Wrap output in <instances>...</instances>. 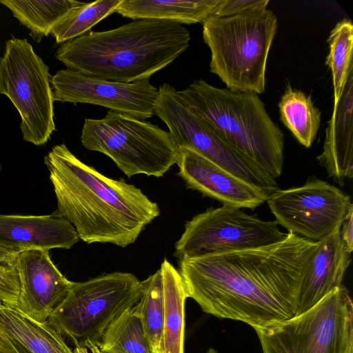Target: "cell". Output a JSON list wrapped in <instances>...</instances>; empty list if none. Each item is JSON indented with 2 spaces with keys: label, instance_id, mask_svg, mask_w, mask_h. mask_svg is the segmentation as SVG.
I'll list each match as a JSON object with an SVG mask.
<instances>
[{
  "label": "cell",
  "instance_id": "cell-5",
  "mask_svg": "<svg viewBox=\"0 0 353 353\" xmlns=\"http://www.w3.org/2000/svg\"><path fill=\"white\" fill-rule=\"evenodd\" d=\"M277 18L268 8L203 23V38L211 52L210 70L232 92L262 94Z\"/></svg>",
  "mask_w": 353,
  "mask_h": 353
},
{
  "label": "cell",
  "instance_id": "cell-26",
  "mask_svg": "<svg viewBox=\"0 0 353 353\" xmlns=\"http://www.w3.org/2000/svg\"><path fill=\"white\" fill-rule=\"evenodd\" d=\"M327 42L329 53L325 64L332 72L335 104L341 95L350 70L353 69V25L351 20L344 19L338 22L331 30Z\"/></svg>",
  "mask_w": 353,
  "mask_h": 353
},
{
  "label": "cell",
  "instance_id": "cell-16",
  "mask_svg": "<svg viewBox=\"0 0 353 353\" xmlns=\"http://www.w3.org/2000/svg\"><path fill=\"white\" fill-rule=\"evenodd\" d=\"M79 240L74 226L54 212L48 215L0 214V247L14 253L70 249Z\"/></svg>",
  "mask_w": 353,
  "mask_h": 353
},
{
  "label": "cell",
  "instance_id": "cell-14",
  "mask_svg": "<svg viewBox=\"0 0 353 353\" xmlns=\"http://www.w3.org/2000/svg\"><path fill=\"white\" fill-rule=\"evenodd\" d=\"M49 251L34 249L20 252L15 261L19 282L15 308L40 323L48 320L72 283L52 262Z\"/></svg>",
  "mask_w": 353,
  "mask_h": 353
},
{
  "label": "cell",
  "instance_id": "cell-31",
  "mask_svg": "<svg viewBox=\"0 0 353 353\" xmlns=\"http://www.w3.org/2000/svg\"><path fill=\"white\" fill-rule=\"evenodd\" d=\"M1 348L0 353H31L23 346L3 335L0 334Z\"/></svg>",
  "mask_w": 353,
  "mask_h": 353
},
{
  "label": "cell",
  "instance_id": "cell-29",
  "mask_svg": "<svg viewBox=\"0 0 353 353\" xmlns=\"http://www.w3.org/2000/svg\"><path fill=\"white\" fill-rule=\"evenodd\" d=\"M268 0H220L214 16L230 17L267 8Z\"/></svg>",
  "mask_w": 353,
  "mask_h": 353
},
{
  "label": "cell",
  "instance_id": "cell-18",
  "mask_svg": "<svg viewBox=\"0 0 353 353\" xmlns=\"http://www.w3.org/2000/svg\"><path fill=\"white\" fill-rule=\"evenodd\" d=\"M330 177L340 185L353 176V69L325 130L322 153L317 157Z\"/></svg>",
  "mask_w": 353,
  "mask_h": 353
},
{
  "label": "cell",
  "instance_id": "cell-1",
  "mask_svg": "<svg viewBox=\"0 0 353 353\" xmlns=\"http://www.w3.org/2000/svg\"><path fill=\"white\" fill-rule=\"evenodd\" d=\"M316 245L288 232L261 247L184 256L179 272L187 297L204 312L263 327L297 314L302 280Z\"/></svg>",
  "mask_w": 353,
  "mask_h": 353
},
{
  "label": "cell",
  "instance_id": "cell-12",
  "mask_svg": "<svg viewBox=\"0 0 353 353\" xmlns=\"http://www.w3.org/2000/svg\"><path fill=\"white\" fill-rule=\"evenodd\" d=\"M278 224L288 232L319 242L336 230L353 212L349 195L316 178L302 186L278 190L266 201Z\"/></svg>",
  "mask_w": 353,
  "mask_h": 353
},
{
  "label": "cell",
  "instance_id": "cell-11",
  "mask_svg": "<svg viewBox=\"0 0 353 353\" xmlns=\"http://www.w3.org/2000/svg\"><path fill=\"white\" fill-rule=\"evenodd\" d=\"M154 114L168 126L179 149L187 148L196 151L270 196L279 190L276 179L239 155L202 119L191 112L177 90L167 83L159 88Z\"/></svg>",
  "mask_w": 353,
  "mask_h": 353
},
{
  "label": "cell",
  "instance_id": "cell-20",
  "mask_svg": "<svg viewBox=\"0 0 353 353\" xmlns=\"http://www.w3.org/2000/svg\"><path fill=\"white\" fill-rule=\"evenodd\" d=\"M220 0H122L115 12L135 19H157L180 24L203 23L214 16Z\"/></svg>",
  "mask_w": 353,
  "mask_h": 353
},
{
  "label": "cell",
  "instance_id": "cell-15",
  "mask_svg": "<svg viewBox=\"0 0 353 353\" xmlns=\"http://www.w3.org/2000/svg\"><path fill=\"white\" fill-rule=\"evenodd\" d=\"M179 176L187 188L214 199L223 205L253 210L268 200L270 194L240 179L196 151L179 149Z\"/></svg>",
  "mask_w": 353,
  "mask_h": 353
},
{
  "label": "cell",
  "instance_id": "cell-7",
  "mask_svg": "<svg viewBox=\"0 0 353 353\" xmlns=\"http://www.w3.org/2000/svg\"><path fill=\"white\" fill-rule=\"evenodd\" d=\"M141 283L132 273L114 272L73 282L47 321L74 347L98 345L108 325L141 297Z\"/></svg>",
  "mask_w": 353,
  "mask_h": 353
},
{
  "label": "cell",
  "instance_id": "cell-25",
  "mask_svg": "<svg viewBox=\"0 0 353 353\" xmlns=\"http://www.w3.org/2000/svg\"><path fill=\"white\" fill-rule=\"evenodd\" d=\"M122 0H98L82 3L71 9L53 26L50 34L62 43L86 33L102 19L115 12Z\"/></svg>",
  "mask_w": 353,
  "mask_h": 353
},
{
  "label": "cell",
  "instance_id": "cell-21",
  "mask_svg": "<svg viewBox=\"0 0 353 353\" xmlns=\"http://www.w3.org/2000/svg\"><path fill=\"white\" fill-rule=\"evenodd\" d=\"M163 295V321L157 353H184L185 305L188 298L182 277L166 259L160 268Z\"/></svg>",
  "mask_w": 353,
  "mask_h": 353
},
{
  "label": "cell",
  "instance_id": "cell-30",
  "mask_svg": "<svg viewBox=\"0 0 353 353\" xmlns=\"http://www.w3.org/2000/svg\"><path fill=\"white\" fill-rule=\"evenodd\" d=\"M340 234L342 240L352 252L353 251V212L342 223Z\"/></svg>",
  "mask_w": 353,
  "mask_h": 353
},
{
  "label": "cell",
  "instance_id": "cell-4",
  "mask_svg": "<svg viewBox=\"0 0 353 353\" xmlns=\"http://www.w3.org/2000/svg\"><path fill=\"white\" fill-rule=\"evenodd\" d=\"M177 93L191 112L244 159L274 179L281 176L283 134L258 94L219 88L202 79Z\"/></svg>",
  "mask_w": 353,
  "mask_h": 353
},
{
  "label": "cell",
  "instance_id": "cell-10",
  "mask_svg": "<svg viewBox=\"0 0 353 353\" xmlns=\"http://www.w3.org/2000/svg\"><path fill=\"white\" fill-rule=\"evenodd\" d=\"M286 236L276 221H263L240 208L223 205L209 208L185 223L184 232L175 243L173 255L180 259L261 247Z\"/></svg>",
  "mask_w": 353,
  "mask_h": 353
},
{
  "label": "cell",
  "instance_id": "cell-19",
  "mask_svg": "<svg viewBox=\"0 0 353 353\" xmlns=\"http://www.w3.org/2000/svg\"><path fill=\"white\" fill-rule=\"evenodd\" d=\"M0 334L31 353H74L48 322H37L17 308L0 303Z\"/></svg>",
  "mask_w": 353,
  "mask_h": 353
},
{
  "label": "cell",
  "instance_id": "cell-27",
  "mask_svg": "<svg viewBox=\"0 0 353 353\" xmlns=\"http://www.w3.org/2000/svg\"><path fill=\"white\" fill-rule=\"evenodd\" d=\"M141 283V294L137 305L152 353H157L163 321V295L160 268Z\"/></svg>",
  "mask_w": 353,
  "mask_h": 353
},
{
  "label": "cell",
  "instance_id": "cell-22",
  "mask_svg": "<svg viewBox=\"0 0 353 353\" xmlns=\"http://www.w3.org/2000/svg\"><path fill=\"white\" fill-rule=\"evenodd\" d=\"M279 108L284 125L299 143L310 148L316 137L321 114L311 97L288 85L279 101Z\"/></svg>",
  "mask_w": 353,
  "mask_h": 353
},
{
  "label": "cell",
  "instance_id": "cell-36",
  "mask_svg": "<svg viewBox=\"0 0 353 353\" xmlns=\"http://www.w3.org/2000/svg\"><path fill=\"white\" fill-rule=\"evenodd\" d=\"M0 303H2L1 302V301H0Z\"/></svg>",
  "mask_w": 353,
  "mask_h": 353
},
{
  "label": "cell",
  "instance_id": "cell-2",
  "mask_svg": "<svg viewBox=\"0 0 353 353\" xmlns=\"http://www.w3.org/2000/svg\"><path fill=\"white\" fill-rule=\"evenodd\" d=\"M57 199L54 212L90 244L125 248L160 214L158 204L123 179L109 178L80 161L64 143L44 157Z\"/></svg>",
  "mask_w": 353,
  "mask_h": 353
},
{
  "label": "cell",
  "instance_id": "cell-9",
  "mask_svg": "<svg viewBox=\"0 0 353 353\" xmlns=\"http://www.w3.org/2000/svg\"><path fill=\"white\" fill-rule=\"evenodd\" d=\"M50 77L27 39L6 41L0 58V94L19 112L23 139L35 145L47 143L56 130Z\"/></svg>",
  "mask_w": 353,
  "mask_h": 353
},
{
  "label": "cell",
  "instance_id": "cell-24",
  "mask_svg": "<svg viewBox=\"0 0 353 353\" xmlns=\"http://www.w3.org/2000/svg\"><path fill=\"white\" fill-rule=\"evenodd\" d=\"M97 346L102 353H152L137 304L108 325Z\"/></svg>",
  "mask_w": 353,
  "mask_h": 353
},
{
  "label": "cell",
  "instance_id": "cell-23",
  "mask_svg": "<svg viewBox=\"0 0 353 353\" xmlns=\"http://www.w3.org/2000/svg\"><path fill=\"white\" fill-rule=\"evenodd\" d=\"M82 3L74 0H0V3L6 6L13 16L30 30V35L37 42L50 34L57 22Z\"/></svg>",
  "mask_w": 353,
  "mask_h": 353
},
{
  "label": "cell",
  "instance_id": "cell-33",
  "mask_svg": "<svg viewBox=\"0 0 353 353\" xmlns=\"http://www.w3.org/2000/svg\"><path fill=\"white\" fill-rule=\"evenodd\" d=\"M203 353H219L214 348H209L206 352Z\"/></svg>",
  "mask_w": 353,
  "mask_h": 353
},
{
  "label": "cell",
  "instance_id": "cell-17",
  "mask_svg": "<svg viewBox=\"0 0 353 353\" xmlns=\"http://www.w3.org/2000/svg\"><path fill=\"white\" fill-rule=\"evenodd\" d=\"M351 253L341 239L340 228L316 242L302 280L297 314L342 285L351 263Z\"/></svg>",
  "mask_w": 353,
  "mask_h": 353
},
{
  "label": "cell",
  "instance_id": "cell-13",
  "mask_svg": "<svg viewBox=\"0 0 353 353\" xmlns=\"http://www.w3.org/2000/svg\"><path fill=\"white\" fill-rule=\"evenodd\" d=\"M54 101L90 103L140 120L154 114L159 88L149 79L122 83L85 75L67 68L50 77Z\"/></svg>",
  "mask_w": 353,
  "mask_h": 353
},
{
  "label": "cell",
  "instance_id": "cell-34",
  "mask_svg": "<svg viewBox=\"0 0 353 353\" xmlns=\"http://www.w3.org/2000/svg\"><path fill=\"white\" fill-rule=\"evenodd\" d=\"M1 348V338H0V350Z\"/></svg>",
  "mask_w": 353,
  "mask_h": 353
},
{
  "label": "cell",
  "instance_id": "cell-32",
  "mask_svg": "<svg viewBox=\"0 0 353 353\" xmlns=\"http://www.w3.org/2000/svg\"><path fill=\"white\" fill-rule=\"evenodd\" d=\"M74 353H102L98 346L93 343H88L84 347H74Z\"/></svg>",
  "mask_w": 353,
  "mask_h": 353
},
{
  "label": "cell",
  "instance_id": "cell-28",
  "mask_svg": "<svg viewBox=\"0 0 353 353\" xmlns=\"http://www.w3.org/2000/svg\"><path fill=\"white\" fill-rule=\"evenodd\" d=\"M19 294V282L15 265L0 263V301L15 307Z\"/></svg>",
  "mask_w": 353,
  "mask_h": 353
},
{
  "label": "cell",
  "instance_id": "cell-8",
  "mask_svg": "<svg viewBox=\"0 0 353 353\" xmlns=\"http://www.w3.org/2000/svg\"><path fill=\"white\" fill-rule=\"evenodd\" d=\"M263 353H353V302L343 285L294 317L254 328Z\"/></svg>",
  "mask_w": 353,
  "mask_h": 353
},
{
  "label": "cell",
  "instance_id": "cell-6",
  "mask_svg": "<svg viewBox=\"0 0 353 353\" xmlns=\"http://www.w3.org/2000/svg\"><path fill=\"white\" fill-rule=\"evenodd\" d=\"M80 139L85 149L110 157L128 178L141 174L163 176L179 155L169 132L112 110L100 119H86Z\"/></svg>",
  "mask_w": 353,
  "mask_h": 353
},
{
  "label": "cell",
  "instance_id": "cell-3",
  "mask_svg": "<svg viewBox=\"0 0 353 353\" xmlns=\"http://www.w3.org/2000/svg\"><path fill=\"white\" fill-rule=\"evenodd\" d=\"M190 41L189 30L179 23L135 19L62 43L55 57L85 75L131 83L149 79L167 67L187 50Z\"/></svg>",
  "mask_w": 353,
  "mask_h": 353
},
{
  "label": "cell",
  "instance_id": "cell-35",
  "mask_svg": "<svg viewBox=\"0 0 353 353\" xmlns=\"http://www.w3.org/2000/svg\"><path fill=\"white\" fill-rule=\"evenodd\" d=\"M1 164L0 163V172H1Z\"/></svg>",
  "mask_w": 353,
  "mask_h": 353
}]
</instances>
